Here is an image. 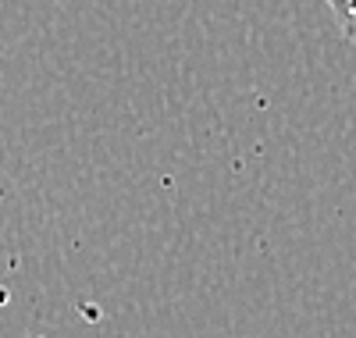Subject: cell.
<instances>
[{
    "label": "cell",
    "mask_w": 356,
    "mask_h": 338,
    "mask_svg": "<svg viewBox=\"0 0 356 338\" xmlns=\"http://www.w3.org/2000/svg\"><path fill=\"white\" fill-rule=\"evenodd\" d=\"M339 22H342V29H346V33L356 40V0H349V4L339 11Z\"/></svg>",
    "instance_id": "cell-1"
},
{
    "label": "cell",
    "mask_w": 356,
    "mask_h": 338,
    "mask_svg": "<svg viewBox=\"0 0 356 338\" xmlns=\"http://www.w3.org/2000/svg\"><path fill=\"white\" fill-rule=\"evenodd\" d=\"M324 4H328V8H332V11H335V15H339V11H342V8H346V4H349V0H324Z\"/></svg>",
    "instance_id": "cell-2"
}]
</instances>
